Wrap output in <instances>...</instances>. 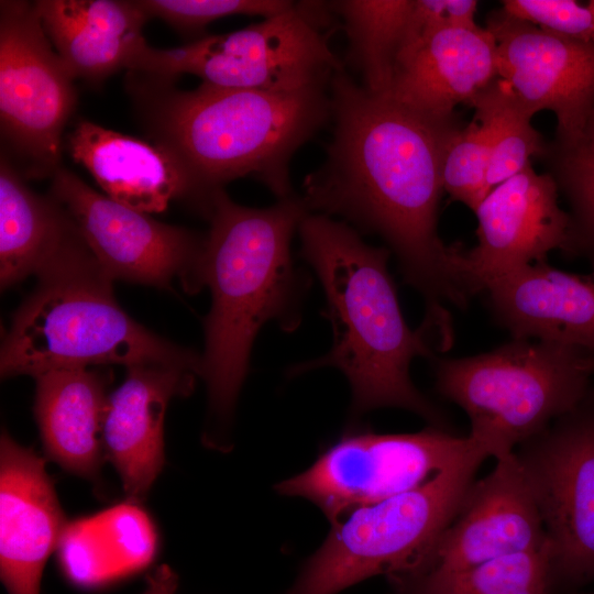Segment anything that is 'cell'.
<instances>
[{
  "label": "cell",
  "instance_id": "obj_1",
  "mask_svg": "<svg viewBox=\"0 0 594 594\" xmlns=\"http://www.w3.org/2000/svg\"><path fill=\"white\" fill-rule=\"evenodd\" d=\"M329 88L333 134L324 162L305 178L301 200L309 212L381 237L404 280L422 296L421 324L449 343L448 306L464 308L473 296L461 266L464 250L438 234L443 158L462 124L455 114L429 117L373 94L343 70Z\"/></svg>",
  "mask_w": 594,
  "mask_h": 594
},
{
  "label": "cell",
  "instance_id": "obj_2",
  "mask_svg": "<svg viewBox=\"0 0 594 594\" xmlns=\"http://www.w3.org/2000/svg\"><path fill=\"white\" fill-rule=\"evenodd\" d=\"M207 212L199 280L210 289L211 307L204 322L201 377L209 427L216 429L232 417L263 324L274 320L294 331L300 323L307 278L295 267L290 242L309 211L293 196L268 208L244 207L217 188Z\"/></svg>",
  "mask_w": 594,
  "mask_h": 594
},
{
  "label": "cell",
  "instance_id": "obj_3",
  "mask_svg": "<svg viewBox=\"0 0 594 594\" xmlns=\"http://www.w3.org/2000/svg\"><path fill=\"white\" fill-rule=\"evenodd\" d=\"M298 231L301 256L326 296L333 340L328 353L289 374L336 367L350 383L353 414L397 407L446 429L442 414L410 378L413 360L432 358L437 349L421 327L411 330L404 318L387 266L391 251L366 244L348 223L319 213L305 216Z\"/></svg>",
  "mask_w": 594,
  "mask_h": 594
},
{
  "label": "cell",
  "instance_id": "obj_4",
  "mask_svg": "<svg viewBox=\"0 0 594 594\" xmlns=\"http://www.w3.org/2000/svg\"><path fill=\"white\" fill-rule=\"evenodd\" d=\"M328 85L275 91L202 82L189 91L162 90L147 121L157 143L207 195L253 175L282 200L292 197V156L331 119Z\"/></svg>",
  "mask_w": 594,
  "mask_h": 594
},
{
  "label": "cell",
  "instance_id": "obj_5",
  "mask_svg": "<svg viewBox=\"0 0 594 594\" xmlns=\"http://www.w3.org/2000/svg\"><path fill=\"white\" fill-rule=\"evenodd\" d=\"M109 364L179 366L201 377L202 361L125 314L84 244L41 275L14 312L1 346V376Z\"/></svg>",
  "mask_w": 594,
  "mask_h": 594
},
{
  "label": "cell",
  "instance_id": "obj_6",
  "mask_svg": "<svg viewBox=\"0 0 594 594\" xmlns=\"http://www.w3.org/2000/svg\"><path fill=\"white\" fill-rule=\"evenodd\" d=\"M594 354L534 339L485 353L438 359L436 387L469 417L472 439L505 459L571 411L591 389Z\"/></svg>",
  "mask_w": 594,
  "mask_h": 594
},
{
  "label": "cell",
  "instance_id": "obj_7",
  "mask_svg": "<svg viewBox=\"0 0 594 594\" xmlns=\"http://www.w3.org/2000/svg\"><path fill=\"white\" fill-rule=\"evenodd\" d=\"M487 454L474 446L422 485L359 507L332 528L284 594H337L414 569L455 517Z\"/></svg>",
  "mask_w": 594,
  "mask_h": 594
},
{
  "label": "cell",
  "instance_id": "obj_8",
  "mask_svg": "<svg viewBox=\"0 0 594 594\" xmlns=\"http://www.w3.org/2000/svg\"><path fill=\"white\" fill-rule=\"evenodd\" d=\"M317 6L295 3L238 31L152 48L147 70L162 79L196 75L204 84L227 88L296 91L328 85L343 67L321 31Z\"/></svg>",
  "mask_w": 594,
  "mask_h": 594
},
{
  "label": "cell",
  "instance_id": "obj_9",
  "mask_svg": "<svg viewBox=\"0 0 594 594\" xmlns=\"http://www.w3.org/2000/svg\"><path fill=\"white\" fill-rule=\"evenodd\" d=\"M550 551V590L594 580V387L515 451Z\"/></svg>",
  "mask_w": 594,
  "mask_h": 594
},
{
  "label": "cell",
  "instance_id": "obj_10",
  "mask_svg": "<svg viewBox=\"0 0 594 594\" xmlns=\"http://www.w3.org/2000/svg\"><path fill=\"white\" fill-rule=\"evenodd\" d=\"M473 446L469 437L437 427L415 433L348 435L276 488L310 501L333 524L359 507L422 485Z\"/></svg>",
  "mask_w": 594,
  "mask_h": 594
},
{
  "label": "cell",
  "instance_id": "obj_11",
  "mask_svg": "<svg viewBox=\"0 0 594 594\" xmlns=\"http://www.w3.org/2000/svg\"><path fill=\"white\" fill-rule=\"evenodd\" d=\"M35 3L0 2V119L31 174H55L74 111V77L53 48Z\"/></svg>",
  "mask_w": 594,
  "mask_h": 594
},
{
  "label": "cell",
  "instance_id": "obj_12",
  "mask_svg": "<svg viewBox=\"0 0 594 594\" xmlns=\"http://www.w3.org/2000/svg\"><path fill=\"white\" fill-rule=\"evenodd\" d=\"M52 195L112 282L168 288L179 278L189 293L201 288L205 240L99 194L68 169L53 175Z\"/></svg>",
  "mask_w": 594,
  "mask_h": 594
},
{
  "label": "cell",
  "instance_id": "obj_13",
  "mask_svg": "<svg viewBox=\"0 0 594 594\" xmlns=\"http://www.w3.org/2000/svg\"><path fill=\"white\" fill-rule=\"evenodd\" d=\"M486 29L497 43L498 77L535 114L557 118L554 143L583 140L594 108V43L575 41L493 11Z\"/></svg>",
  "mask_w": 594,
  "mask_h": 594
},
{
  "label": "cell",
  "instance_id": "obj_14",
  "mask_svg": "<svg viewBox=\"0 0 594 594\" xmlns=\"http://www.w3.org/2000/svg\"><path fill=\"white\" fill-rule=\"evenodd\" d=\"M558 199L554 178L531 164L490 191L474 211L477 244L461 262L472 295L553 250L568 253L570 216Z\"/></svg>",
  "mask_w": 594,
  "mask_h": 594
},
{
  "label": "cell",
  "instance_id": "obj_15",
  "mask_svg": "<svg viewBox=\"0 0 594 594\" xmlns=\"http://www.w3.org/2000/svg\"><path fill=\"white\" fill-rule=\"evenodd\" d=\"M547 543L536 497L514 452L496 460L484 479L473 482L455 517L430 551L418 565L402 574L462 570Z\"/></svg>",
  "mask_w": 594,
  "mask_h": 594
},
{
  "label": "cell",
  "instance_id": "obj_16",
  "mask_svg": "<svg viewBox=\"0 0 594 594\" xmlns=\"http://www.w3.org/2000/svg\"><path fill=\"white\" fill-rule=\"evenodd\" d=\"M67 528L44 460L7 432L0 440V575L9 594H40Z\"/></svg>",
  "mask_w": 594,
  "mask_h": 594
},
{
  "label": "cell",
  "instance_id": "obj_17",
  "mask_svg": "<svg viewBox=\"0 0 594 594\" xmlns=\"http://www.w3.org/2000/svg\"><path fill=\"white\" fill-rule=\"evenodd\" d=\"M196 371L162 364L127 367L109 394L102 426L103 449L121 479L128 501H143L164 464V417L170 399L189 395Z\"/></svg>",
  "mask_w": 594,
  "mask_h": 594
},
{
  "label": "cell",
  "instance_id": "obj_18",
  "mask_svg": "<svg viewBox=\"0 0 594 594\" xmlns=\"http://www.w3.org/2000/svg\"><path fill=\"white\" fill-rule=\"evenodd\" d=\"M498 78L497 43L486 28H446L399 51L389 91L397 102L447 118Z\"/></svg>",
  "mask_w": 594,
  "mask_h": 594
},
{
  "label": "cell",
  "instance_id": "obj_19",
  "mask_svg": "<svg viewBox=\"0 0 594 594\" xmlns=\"http://www.w3.org/2000/svg\"><path fill=\"white\" fill-rule=\"evenodd\" d=\"M74 161L109 198L145 213L164 211L173 199L193 197L206 208L207 195L175 154L161 144L79 121L68 136Z\"/></svg>",
  "mask_w": 594,
  "mask_h": 594
},
{
  "label": "cell",
  "instance_id": "obj_20",
  "mask_svg": "<svg viewBox=\"0 0 594 594\" xmlns=\"http://www.w3.org/2000/svg\"><path fill=\"white\" fill-rule=\"evenodd\" d=\"M484 292L495 320L513 338L594 354V270L573 274L540 262L492 282Z\"/></svg>",
  "mask_w": 594,
  "mask_h": 594
},
{
  "label": "cell",
  "instance_id": "obj_21",
  "mask_svg": "<svg viewBox=\"0 0 594 594\" xmlns=\"http://www.w3.org/2000/svg\"><path fill=\"white\" fill-rule=\"evenodd\" d=\"M44 30L75 78L99 82L121 68L146 43L150 19L138 1H35Z\"/></svg>",
  "mask_w": 594,
  "mask_h": 594
},
{
  "label": "cell",
  "instance_id": "obj_22",
  "mask_svg": "<svg viewBox=\"0 0 594 594\" xmlns=\"http://www.w3.org/2000/svg\"><path fill=\"white\" fill-rule=\"evenodd\" d=\"M34 415L44 450L66 471L95 479L102 463L108 375L90 367L36 375Z\"/></svg>",
  "mask_w": 594,
  "mask_h": 594
},
{
  "label": "cell",
  "instance_id": "obj_23",
  "mask_svg": "<svg viewBox=\"0 0 594 594\" xmlns=\"http://www.w3.org/2000/svg\"><path fill=\"white\" fill-rule=\"evenodd\" d=\"M84 243L65 210L32 191L2 156L0 164V283L38 277Z\"/></svg>",
  "mask_w": 594,
  "mask_h": 594
},
{
  "label": "cell",
  "instance_id": "obj_24",
  "mask_svg": "<svg viewBox=\"0 0 594 594\" xmlns=\"http://www.w3.org/2000/svg\"><path fill=\"white\" fill-rule=\"evenodd\" d=\"M122 505L67 526L59 542L65 574L91 586L145 565L155 549V535L146 515Z\"/></svg>",
  "mask_w": 594,
  "mask_h": 594
},
{
  "label": "cell",
  "instance_id": "obj_25",
  "mask_svg": "<svg viewBox=\"0 0 594 594\" xmlns=\"http://www.w3.org/2000/svg\"><path fill=\"white\" fill-rule=\"evenodd\" d=\"M393 594H549V544L457 571L388 578Z\"/></svg>",
  "mask_w": 594,
  "mask_h": 594
},
{
  "label": "cell",
  "instance_id": "obj_26",
  "mask_svg": "<svg viewBox=\"0 0 594 594\" xmlns=\"http://www.w3.org/2000/svg\"><path fill=\"white\" fill-rule=\"evenodd\" d=\"M344 21L350 58L369 91L387 95L414 0H346L330 3Z\"/></svg>",
  "mask_w": 594,
  "mask_h": 594
},
{
  "label": "cell",
  "instance_id": "obj_27",
  "mask_svg": "<svg viewBox=\"0 0 594 594\" xmlns=\"http://www.w3.org/2000/svg\"><path fill=\"white\" fill-rule=\"evenodd\" d=\"M468 105L490 140L491 190L531 164L532 157L544 156L548 144L531 124L534 113L506 81L496 78Z\"/></svg>",
  "mask_w": 594,
  "mask_h": 594
},
{
  "label": "cell",
  "instance_id": "obj_28",
  "mask_svg": "<svg viewBox=\"0 0 594 594\" xmlns=\"http://www.w3.org/2000/svg\"><path fill=\"white\" fill-rule=\"evenodd\" d=\"M569 205V254L586 257L594 270V145L580 141L571 145L552 142L544 156Z\"/></svg>",
  "mask_w": 594,
  "mask_h": 594
},
{
  "label": "cell",
  "instance_id": "obj_29",
  "mask_svg": "<svg viewBox=\"0 0 594 594\" xmlns=\"http://www.w3.org/2000/svg\"><path fill=\"white\" fill-rule=\"evenodd\" d=\"M491 146L477 120L462 125L452 136L442 164V185L453 200L475 211L490 194Z\"/></svg>",
  "mask_w": 594,
  "mask_h": 594
},
{
  "label": "cell",
  "instance_id": "obj_30",
  "mask_svg": "<svg viewBox=\"0 0 594 594\" xmlns=\"http://www.w3.org/2000/svg\"><path fill=\"white\" fill-rule=\"evenodd\" d=\"M148 18L156 16L183 32L202 31L210 22L229 15H261L263 19L289 10L286 0H139Z\"/></svg>",
  "mask_w": 594,
  "mask_h": 594
},
{
  "label": "cell",
  "instance_id": "obj_31",
  "mask_svg": "<svg viewBox=\"0 0 594 594\" xmlns=\"http://www.w3.org/2000/svg\"><path fill=\"white\" fill-rule=\"evenodd\" d=\"M502 9L552 33L594 43V0H504Z\"/></svg>",
  "mask_w": 594,
  "mask_h": 594
},
{
  "label": "cell",
  "instance_id": "obj_32",
  "mask_svg": "<svg viewBox=\"0 0 594 594\" xmlns=\"http://www.w3.org/2000/svg\"><path fill=\"white\" fill-rule=\"evenodd\" d=\"M476 9L475 0H414L399 51L439 29L477 28Z\"/></svg>",
  "mask_w": 594,
  "mask_h": 594
},
{
  "label": "cell",
  "instance_id": "obj_33",
  "mask_svg": "<svg viewBox=\"0 0 594 594\" xmlns=\"http://www.w3.org/2000/svg\"><path fill=\"white\" fill-rule=\"evenodd\" d=\"M177 587V578L167 566H160L148 579L144 594H174Z\"/></svg>",
  "mask_w": 594,
  "mask_h": 594
},
{
  "label": "cell",
  "instance_id": "obj_34",
  "mask_svg": "<svg viewBox=\"0 0 594 594\" xmlns=\"http://www.w3.org/2000/svg\"><path fill=\"white\" fill-rule=\"evenodd\" d=\"M583 141L594 145V108L587 120Z\"/></svg>",
  "mask_w": 594,
  "mask_h": 594
},
{
  "label": "cell",
  "instance_id": "obj_35",
  "mask_svg": "<svg viewBox=\"0 0 594 594\" xmlns=\"http://www.w3.org/2000/svg\"><path fill=\"white\" fill-rule=\"evenodd\" d=\"M583 594H594V592L593 593H583Z\"/></svg>",
  "mask_w": 594,
  "mask_h": 594
}]
</instances>
